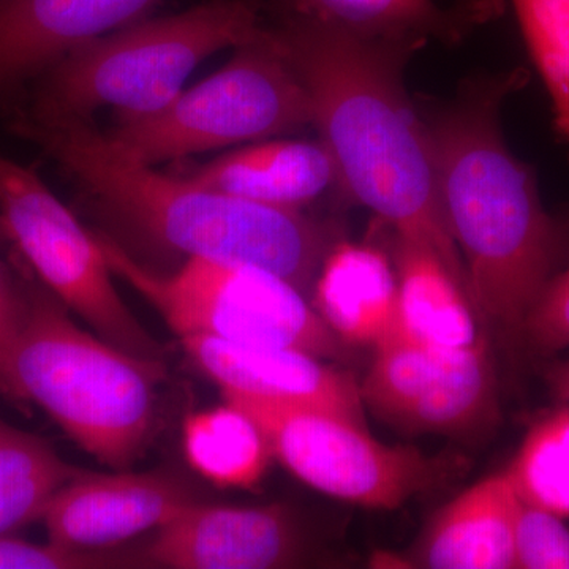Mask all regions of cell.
I'll list each match as a JSON object with an SVG mask.
<instances>
[{
    "label": "cell",
    "mask_w": 569,
    "mask_h": 569,
    "mask_svg": "<svg viewBox=\"0 0 569 569\" xmlns=\"http://www.w3.org/2000/svg\"><path fill=\"white\" fill-rule=\"evenodd\" d=\"M271 29L309 93L342 193L392 233L440 254L467 288L438 201L426 119L403 81L425 41L362 39L283 11Z\"/></svg>",
    "instance_id": "cell-1"
},
{
    "label": "cell",
    "mask_w": 569,
    "mask_h": 569,
    "mask_svg": "<svg viewBox=\"0 0 569 569\" xmlns=\"http://www.w3.org/2000/svg\"><path fill=\"white\" fill-rule=\"evenodd\" d=\"M529 81L526 70L470 81L425 118L438 201L462 260L479 320L507 343L569 249V227L546 211L533 171L509 151L500 111Z\"/></svg>",
    "instance_id": "cell-2"
},
{
    "label": "cell",
    "mask_w": 569,
    "mask_h": 569,
    "mask_svg": "<svg viewBox=\"0 0 569 569\" xmlns=\"http://www.w3.org/2000/svg\"><path fill=\"white\" fill-rule=\"evenodd\" d=\"M13 129L77 183L102 216L186 260L266 269L306 293L339 239L305 211L271 208L162 173L122 149L92 119L20 114Z\"/></svg>",
    "instance_id": "cell-3"
},
{
    "label": "cell",
    "mask_w": 569,
    "mask_h": 569,
    "mask_svg": "<svg viewBox=\"0 0 569 569\" xmlns=\"http://www.w3.org/2000/svg\"><path fill=\"white\" fill-rule=\"evenodd\" d=\"M24 269L28 310L11 358L20 407L36 403L100 463L130 470L151 441L163 359L89 335Z\"/></svg>",
    "instance_id": "cell-4"
},
{
    "label": "cell",
    "mask_w": 569,
    "mask_h": 569,
    "mask_svg": "<svg viewBox=\"0 0 569 569\" xmlns=\"http://www.w3.org/2000/svg\"><path fill=\"white\" fill-rule=\"evenodd\" d=\"M261 14L258 0H209L170 17L142 18L82 44L44 71L22 114L92 119L100 110L116 116L162 110L201 62L252 39L263 26Z\"/></svg>",
    "instance_id": "cell-5"
},
{
    "label": "cell",
    "mask_w": 569,
    "mask_h": 569,
    "mask_svg": "<svg viewBox=\"0 0 569 569\" xmlns=\"http://www.w3.org/2000/svg\"><path fill=\"white\" fill-rule=\"evenodd\" d=\"M233 51L222 69L183 89L162 110L116 116L107 133L134 159L156 167L312 126L309 93L271 26L263 22Z\"/></svg>",
    "instance_id": "cell-6"
},
{
    "label": "cell",
    "mask_w": 569,
    "mask_h": 569,
    "mask_svg": "<svg viewBox=\"0 0 569 569\" xmlns=\"http://www.w3.org/2000/svg\"><path fill=\"white\" fill-rule=\"evenodd\" d=\"M99 236L112 274L130 284L179 339L212 337L239 346L284 347L342 359L348 346L325 325L293 283L257 266L186 260L174 272L140 263Z\"/></svg>",
    "instance_id": "cell-7"
},
{
    "label": "cell",
    "mask_w": 569,
    "mask_h": 569,
    "mask_svg": "<svg viewBox=\"0 0 569 569\" xmlns=\"http://www.w3.org/2000/svg\"><path fill=\"white\" fill-rule=\"evenodd\" d=\"M222 396L254 419L272 456L296 478L356 507L395 511L411 498L447 485L463 462L427 456L413 447H391L377 440L367 422L326 408L287 406L233 392Z\"/></svg>",
    "instance_id": "cell-8"
},
{
    "label": "cell",
    "mask_w": 569,
    "mask_h": 569,
    "mask_svg": "<svg viewBox=\"0 0 569 569\" xmlns=\"http://www.w3.org/2000/svg\"><path fill=\"white\" fill-rule=\"evenodd\" d=\"M0 219L11 252L97 336L129 353L163 359L162 346L142 328L112 282L99 236L82 227L36 171L2 151Z\"/></svg>",
    "instance_id": "cell-9"
},
{
    "label": "cell",
    "mask_w": 569,
    "mask_h": 569,
    "mask_svg": "<svg viewBox=\"0 0 569 569\" xmlns=\"http://www.w3.org/2000/svg\"><path fill=\"white\" fill-rule=\"evenodd\" d=\"M359 392L366 411L408 433L468 436L498 415L488 337L445 350L389 335L373 347Z\"/></svg>",
    "instance_id": "cell-10"
},
{
    "label": "cell",
    "mask_w": 569,
    "mask_h": 569,
    "mask_svg": "<svg viewBox=\"0 0 569 569\" xmlns=\"http://www.w3.org/2000/svg\"><path fill=\"white\" fill-rule=\"evenodd\" d=\"M301 523L284 505L219 507L200 501L164 523L138 553L148 567L280 569L306 559Z\"/></svg>",
    "instance_id": "cell-11"
},
{
    "label": "cell",
    "mask_w": 569,
    "mask_h": 569,
    "mask_svg": "<svg viewBox=\"0 0 569 569\" xmlns=\"http://www.w3.org/2000/svg\"><path fill=\"white\" fill-rule=\"evenodd\" d=\"M197 501L190 486L167 471L82 470L54 493L41 522L48 541L100 552L159 530Z\"/></svg>",
    "instance_id": "cell-12"
},
{
    "label": "cell",
    "mask_w": 569,
    "mask_h": 569,
    "mask_svg": "<svg viewBox=\"0 0 569 569\" xmlns=\"http://www.w3.org/2000/svg\"><path fill=\"white\" fill-rule=\"evenodd\" d=\"M179 340L222 392L326 408L366 422L358 381L350 372L328 365V359L296 348L239 346L212 337Z\"/></svg>",
    "instance_id": "cell-13"
},
{
    "label": "cell",
    "mask_w": 569,
    "mask_h": 569,
    "mask_svg": "<svg viewBox=\"0 0 569 569\" xmlns=\"http://www.w3.org/2000/svg\"><path fill=\"white\" fill-rule=\"evenodd\" d=\"M162 0H0V99Z\"/></svg>",
    "instance_id": "cell-14"
},
{
    "label": "cell",
    "mask_w": 569,
    "mask_h": 569,
    "mask_svg": "<svg viewBox=\"0 0 569 569\" xmlns=\"http://www.w3.org/2000/svg\"><path fill=\"white\" fill-rule=\"evenodd\" d=\"M522 500L507 471L490 475L438 508L408 563L427 569H516Z\"/></svg>",
    "instance_id": "cell-15"
},
{
    "label": "cell",
    "mask_w": 569,
    "mask_h": 569,
    "mask_svg": "<svg viewBox=\"0 0 569 569\" xmlns=\"http://www.w3.org/2000/svg\"><path fill=\"white\" fill-rule=\"evenodd\" d=\"M178 174L216 192L288 211H305L339 187L335 159L320 138L250 142L208 162L187 164Z\"/></svg>",
    "instance_id": "cell-16"
},
{
    "label": "cell",
    "mask_w": 569,
    "mask_h": 569,
    "mask_svg": "<svg viewBox=\"0 0 569 569\" xmlns=\"http://www.w3.org/2000/svg\"><path fill=\"white\" fill-rule=\"evenodd\" d=\"M312 306L348 347H376L395 328L397 276L391 254L339 239L326 253L312 287Z\"/></svg>",
    "instance_id": "cell-17"
},
{
    "label": "cell",
    "mask_w": 569,
    "mask_h": 569,
    "mask_svg": "<svg viewBox=\"0 0 569 569\" xmlns=\"http://www.w3.org/2000/svg\"><path fill=\"white\" fill-rule=\"evenodd\" d=\"M391 258L397 307L389 335L445 350H462L485 339L467 288L440 254L392 233Z\"/></svg>",
    "instance_id": "cell-18"
},
{
    "label": "cell",
    "mask_w": 569,
    "mask_h": 569,
    "mask_svg": "<svg viewBox=\"0 0 569 569\" xmlns=\"http://www.w3.org/2000/svg\"><path fill=\"white\" fill-rule=\"evenodd\" d=\"M283 13L362 39L438 40L455 44L492 17L496 3L466 0L441 9L436 0H280Z\"/></svg>",
    "instance_id": "cell-19"
},
{
    "label": "cell",
    "mask_w": 569,
    "mask_h": 569,
    "mask_svg": "<svg viewBox=\"0 0 569 569\" xmlns=\"http://www.w3.org/2000/svg\"><path fill=\"white\" fill-rule=\"evenodd\" d=\"M182 445L190 467L222 489H253L274 458L260 426L228 400L189 415Z\"/></svg>",
    "instance_id": "cell-20"
},
{
    "label": "cell",
    "mask_w": 569,
    "mask_h": 569,
    "mask_svg": "<svg viewBox=\"0 0 569 569\" xmlns=\"http://www.w3.org/2000/svg\"><path fill=\"white\" fill-rule=\"evenodd\" d=\"M81 471L44 438L0 419V537L41 520L54 493Z\"/></svg>",
    "instance_id": "cell-21"
},
{
    "label": "cell",
    "mask_w": 569,
    "mask_h": 569,
    "mask_svg": "<svg viewBox=\"0 0 569 569\" xmlns=\"http://www.w3.org/2000/svg\"><path fill=\"white\" fill-rule=\"evenodd\" d=\"M505 471L523 503L569 519V403L533 422Z\"/></svg>",
    "instance_id": "cell-22"
},
{
    "label": "cell",
    "mask_w": 569,
    "mask_h": 569,
    "mask_svg": "<svg viewBox=\"0 0 569 569\" xmlns=\"http://www.w3.org/2000/svg\"><path fill=\"white\" fill-rule=\"evenodd\" d=\"M512 6L552 100L557 132L569 144V0H512Z\"/></svg>",
    "instance_id": "cell-23"
},
{
    "label": "cell",
    "mask_w": 569,
    "mask_h": 569,
    "mask_svg": "<svg viewBox=\"0 0 569 569\" xmlns=\"http://www.w3.org/2000/svg\"><path fill=\"white\" fill-rule=\"evenodd\" d=\"M546 509L520 505L516 569H569V529Z\"/></svg>",
    "instance_id": "cell-24"
},
{
    "label": "cell",
    "mask_w": 569,
    "mask_h": 569,
    "mask_svg": "<svg viewBox=\"0 0 569 569\" xmlns=\"http://www.w3.org/2000/svg\"><path fill=\"white\" fill-rule=\"evenodd\" d=\"M133 556L100 550H77L63 548L48 541L47 545L24 541L13 535L0 537V569H93L137 567Z\"/></svg>",
    "instance_id": "cell-25"
},
{
    "label": "cell",
    "mask_w": 569,
    "mask_h": 569,
    "mask_svg": "<svg viewBox=\"0 0 569 569\" xmlns=\"http://www.w3.org/2000/svg\"><path fill=\"white\" fill-rule=\"evenodd\" d=\"M522 343L541 356L569 348V266L557 272L535 299L523 321Z\"/></svg>",
    "instance_id": "cell-26"
},
{
    "label": "cell",
    "mask_w": 569,
    "mask_h": 569,
    "mask_svg": "<svg viewBox=\"0 0 569 569\" xmlns=\"http://www.w3.org/2000/svg\"><path fill=\"white\" fill-rule=\"evenodd\" d=\"M28 310L26 269L21 258L11 252V264L0 260V395L20 407L11 358Z\"/></svg>",
    "instance_id": "cell-27"
},
{
    "label": "cell",
    "mask_w": 569,
    "mask_h": 569,
    "mask_svg": "<svg viewBox=\"0 0 569 569\" xmlns=\"http://www.w3.org/2000/svg\"><path fill=\"white\" fill-rule=\"evenodd\" d=\"M545 378L552 396L561 403H569V359L550 362L545 369Z\"/></svg>",
    "instance_id": "cell-28"
},
{
    "label": "cell",
    "mask_w": 569,
    "mask_h": 569,
    "mask_svg": "<svg viewBox=\"0 0 569 569\" xmlns=\"http://www.w3.org/2000/svg\"><path fill=\"white\" fill-rule=\"evenodd\" d=\"M10 247L9 236H7L6 227H3L2 219H0V249H7Z\"/></svg>",
    "instance_id": "cell-29"
}]
</instances>
